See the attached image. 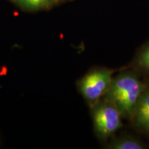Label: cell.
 Returning a JSON list of instances; mask_svg holds the SVG:
<instances>
[{"mask_svg":"<svg viewBox=\"0 0 149 149\" xmlns=\"http://www.w3.org/2000/svg\"><path fill=\"white\" fill-rule=\"evenodd\" d=\"M135 65L143 71L149 72V44L139 52L135 59Z\"/></svg>","mask_w":149,"mask_h":149,"instance_id":"7","label":"cell"},{"mask_svg":"<svg viewBox=\"0 0 149 149\" xmlns=\"http://www.w3.org/2000/svg\"><path fill=\"white\" fill-rule=\"evenodd\" d=\"M136 125L149 135V84H146L135 111L133 118Z\"/></svg>","mask_w":149,"mask_h":149,"instance_id":"4","label":"cell"},{"mask_svg":"<svg viewBox=\"0 0 149 149\" xmlns=\"http://www.w3.org/2000/svg\"><path fill=\"white\" fill-rule=\"evenodd\" d=\"M14 2L23 8L36 10L48 8L58 1L59 0H13Z\"/></svg>","mask_w":149,"mask_h":149,"instance_id":"6","label":"cell"},{"mask_svg":"<svg viewBox=\"0 0 149 149\" xmlns=\"http://www.w3.org/2000/svg\"><path fill=\"white\" fill-rule=\"evenodd\" d=\"M113 73L114 70L109 68H98L88 72L80 80V92L92 107L107 94L113 81Z\"/></svg>","mask_w":149,"mask_h":149,"instance_id":"3","label":"cell"},{"mask_svg":"<svg viewBox=\"0 0 149 149\" xmlns=\"http://www.w3.org/2000/svg\"><path fill=\"white\" fill-rule=\"evenodd\" d=\"M145 85L134 72H122L113 78L104 98L114 104L122 117L132 119Z\"/></svg>","mask_w":149,"mask_h":149,"instance_id":"1","label":"cell"},{"mask_svg":"<svg viewBox=\"0 0 149 149\" xmlns=\"http://www.w3.org/2000/svg\"><path fill=\"white\" fill-rule=\"evenodd\" d=\"M108 148L111 149H143L144 145L137 139L132 137H123L113 140Z\"/></svg>","mask_w":149,"mask_h":149,"instance_id":"5","label":"cell"},{"mask_svg":"<svg viewBox=\"0 0 149 149\" xmlns=\"http://www.w3.org/2000/svg\"><path fill=\"white\" fill-rule=\"evenodd\" d=\"M92 115L95 130L101 139L109 138L122 126L120 111L104 98L93 106Z\"/></svg>","mask_w":149,"mask_h":149,"instance_id":"2","label":"cell"}]
</instances>
